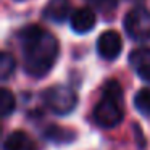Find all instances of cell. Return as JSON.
I'll use <instances>...</instances> for the list:
<instances>
[{"label": "cell", "instance_id": "obj_1", "mask_svg": "<svg viewBox=\"0 0 150 150\" xmlns=\"http://www.w3.org/2000/svg\"><path fill=\"white\" fill-rule=\"evenodd\" d=\"M24 62V71L33 78H44L58 58L60 45L57 37L47 29L29 24L18 34Z\"/></svg>", "mask_w": 150, "mask_h": 150}, {"label": "cell", "instance_id": "obj_2", "mask_svg": "<svg viewBox=\"0 0 150 150\" xmlns=\"http://www.w3.org/2000/svg\"><path fill=\"white\" fill-rule=\"evenodd\" d=\"M124 116V97L123 87L116 79H110L105 82L102 98L94 107L92 118L97 126L103 129H111L123 121Z\"/></svg>", "mask_w": 150, "mask_h": 150}, {"label": "cell", "instance_id": "obj_3", "mask_svg": "<svg viewBox=\"0 0 150 150\" xmlns=\"http://www.w3.org/2000/svg\"><path fill=\"white\" fill-rule=\"evenodd\" d=\"M44 103L50 111L57 115H68L78 103V95L73 89L57 84L44 92Z\"/></svg>", "mask_w": 150, "mask_h": 150}, {"label": "cell", "instance_id": "obj_4", "mask_svg": "<svg viewBox=\"0 0 150 150\" xmlns=\"http://www.w3.org/2000/svg\"><path fill=\"white\" fill-rule=\"evenodd\" d=\"M124 29L131 39L142 42L150 39V10L136 7L124 16Z\"/></svg>", "mask_w": 150, "mask_h": 150}, {"label": "cell", "instance_id": "obj_5", "mask_svg": "<svg viewBox=\"0 0 150 150\" xmlns=\"http://www.w3.org/2000/svg\"><path fill=\"white\" fill-rule=\"evenodd\" d=\"M123 50V40L116 31H105L97 39V52L105 60H115Z\"/></svg>", "mask_w": 150, "mask_h": 150}, {"label": "cell", "instance_id": "obj_6", "mask_svg": "<svg viewBox=\"0 0 150 150\" xmlns=\"http://www.w3.org/2000/svg\"><path fill=\"white\" fill-rule=\"evenodd\" d=\"M95 13L92 11V8L89 7H81L78 10H74L69 16V23H71V29L78 34H86L89 31L94 29L95 26Z\"/></svg>", "mask_w": 150, "mask_h": 150}, {"label": "cell", "instance_id": "obj_7", "mask_svg": "<svg viewBox=\"0 0 150 150\" xmlns=\"http://www.w3.org/2000/svg\"><path fill=\"white\" fill-rule=\"evenodd\" d=\"M129 63L144 81L150 82V49L142 47L132 50L129 55Z\"/></svg>", "mask_w": 150, "mask_h": 150}, {"label": "cell", "instance_id": "obj_8", "mask_svg": "<svg viewBox=\"0 0 150 150\" xmlns=\"http://www.w3.org/2000/svg\"><path fill=\"white\" fill-rule=\"evenodd\" d=\"M71 2L69 0H49L44 8V16L55 23H63L71 16Z\"/></svg>", "mask_w": 150, "mask_h": 150}, {"label": "cell", "instance_id": "obj_9", "mask_svg": "<svg viewBox=\"0 0 150 150\" xmlns=\"http://www.w3.org/2000/svg\"><path fill=\"white\" fill-rule=\"evenodd\" d=\"M4 150H37L34 140L23 131L8 134L4 142Z\"/></svg>", "mask_w": 150, "mask_h": 150}, {"label": "cell", "instance_id": "obj_10", "mask_svg": "<svg viewBox=\"0 0 150 150\" xmlns=\"http://www.w3.org/2000/svg\"><path fill=\"white\" fill-rule=\"evenodd\" d=\"M45 137L53 140V142H71L76 137V134L71 129H66V127L63 129L60 126H50L45 131Z\"/></svg>", "mask_w": 150, "mask_h": 150}, {"label": "cell", "instance_id": "obj_11", "mask_svg": "<svg viewBox=\"0 0 150 150\" xmlns=\"http://www.w3.org/2000/svg\"><path fill=\"white\" fill-rule=\"evenodd\" d=\"M134 107L139 113L150 116V89L142 87L140 91H137V94L134 95Z\"/></svg>", "mask_w": 150, "mask_h": 150}, {"label": "cell", "instance_id": "obj_12", "mask_svg": "<svg viewBox=\"0 0 150 150\" xmlns=\"http://www.w3.org/2000/svg\"><path fill=\"white\" fill-rule=\"evenodd\" d=\"M15 108H16L15 95L7 87L0 89V113H2V116L7 118L8 115H11L15 111Z\"/></svg>", "mask_w": 150, "mask_h": 150}, {"label": "cell", "instance_id": "obj_13", "mask_svg": "<svg viewBox=\"0 0 150 150\" xmlns=\"http://www.w3.org/2000/svg\"><path fill=\"white\" fill-rule=\"evenodd\" d=\"M15 68H16L15 58L8 52H4L2 57H0V78L4 79V81H7V79L15 73Z\"/></svg>", "mask_w": 150, "mask_h": 150}, {"label": "cell", "instance_id": "obj_14", "mask_svg": "<svg viewBox=\"0 0 150 150\" xmlns=\"http://www.w3.org/2000/svg\"><path fill=\"white\" fill-rule=\"evenodd\" d=\"M86 2L103 13H111L118 7V0H86Z\"/></svg>", "mask_w": 150, "mask_h": 150}]
</instances>
